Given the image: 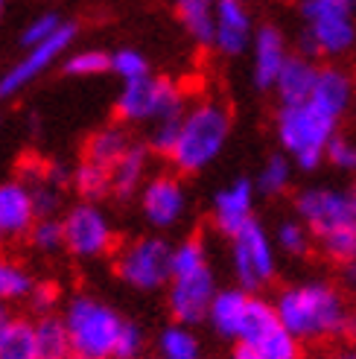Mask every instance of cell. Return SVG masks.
<instances>
[{"label":"cell","mask_w":356,"mask_h":359,"mask_svg":"<svg viewBox=\"0 0 356 359\" xmlns=\"http://www.w3.org/2000/svg\"><path fill=\"white\" fill-rule=\"evenodd\" d=\"M292 182V161L289 155H272L263 164L260 175H257V190L266 196H280Z\"/></svg>","instance_id":"cell-30"},{"label":"cell","mask_w":356,"mask_h":359,"mask_svg":"<svg viewBox=\"0 0 356 359\" xmlns=\"http://www.w3.org/2000/svg\"><path fill=\"white\" fill-rule=\"evenodd\" d=\"M278 245L287 251V255L292 257H301V255H307L310 245H313V234H310V228L301 222V219H287V222H280L278 225V234H275Z\"/></svg>","instance_id":"cell-32"},{"label":"cell","mask_w":356,"mask_h":359,"mask_svg":"<svg viewBox=\"0 0 356 359\" xmlns=\"http://www.w3.org/2000/svg\"><path fill=\"white\" fill-rule=\"evenodd\" d=\"M289 47H287V39H283V32L272 24H266L254 32V44H252V70H254V85L263 88V91H269L275 88L278 76L283 65L289 62Z\"/></svg>","instance_id":"cell-15"},{"label":"cell","mask_w":356,"mask_h":359,"mask_svg":"<svg viewBox=\"0 0 356 359\" xmlns=\"http://www.w3.org/2000/svg\"><path fill=\"white\" fill-rule=\"evenodd\" d=\"M140 208H144V217L152 228H172L178 225V219L184 217L187 208V196L184 187L175 175H152L149 182L140 190Z\"/></svg>","instance_id":"cell-13"},{"label":"cell","mask_w":356,"mask_h":359,"mask_svg":"<svg viewBox=\"0 0 356 359\" xmlns=\"http://www.w3.org/2000/svg\"><path fill=\"white\" fill-rule=\"evenodd\" d=\"M318 67L313 59L301 56V53H292L289 62L283 65L280 76L275 82V94L280 100V105H301V102H310L313 91H315V82H318Z\"/></svg>","instance_id":"cell-18"},{"label":"cell","mask_w":356,"mask_h":359,"mask_svg":"<svg viewBox=\"0 0 356 359\" xmlns=\"http://www.w3.org/2000/svg\"><path fill=\"white\" fill-rule=\"evenodd\" d=\"M64 74L70 76H100L105 70H111V53L102 50H76L64 59Z\"/></svg>","instance_id":"cell-31"},{"label":"cell","mask_w":356,"mask_h":359,"mask_svg":"<svg viewBox=\"0 0 356 359\" xmlns=\"http://www.w3.org/2000/svg\"><path fill=\"white\" fill-rule=\"evenodd\" d=\"M35 345H39V359H70L74 356V342L64 318L59 316H41L35 321Z\"/></svg>","instance_id":"cell-25"},{"label":"cell","mask_w":356,"mask_h":359,"mask_svg":"<svg viewBox=\"0 0 356 359\" xmlns=\"http://www.w3.org/2000/svg\"><path fill=\"white\" fill-rule=\"evenodd\" d=\"M219 295L217 290V278H213V269L202 266L196 272H184V275H175L170 283V292H167V304H170V313L178 325H199L210 316L213 307V298Z\"/></svg>","instance_id":"cell-11"},{"label":"cell","mask_w":356,"mask_h":359,"mask_svg":"<svg viewBox=\"0 0 356 359\" xmlns=\"http://www.w3.org/2000/svg\"><path fill=\"white\" fill-rule=\"evenodd\" d=\"M263 359H301V339H295L283 325H278L272 333H266L257 345H252Z\"/></svg>","instance_id":"cell-29"},{"label":"cell","mask_w":356,"mask_h":359,"mask_svg":"<svg viewBox=\"0 0 356 359\" xmlns=\"http://www.w3.org/2000/svg\"><path fill=\"white\" fill-rule=\"evenodd\" d=\"M35 280L24 266H18L15 260L0 255V304L18 301V298H29Z\"/></svg>","instance_id":"cell-28"},{"label":"cell","mask_w":356,"mask_h":359,"mask_svg":"<svg viewBox=\"0 0 356 359\" xmlns=\"http://www.w3.org/2000/svg\"><path fill=\"white\" fill-rule=\"evenodd\" d=\"M144 345H146V336L140 330V325L135 321H126L120 330V339H117V348H114V359H140L144 353Z\"/></svg>","instance_id":"cell-35"},{"label":"cell","mask_w":356,"mask_h":359,"mask_svg":"<svg viewBox=\"0 0 356 359\" xmlns=\"http://www.w3.org/2000/svg\"><path fill=\"white\" fill-rule=\"evenodd\" d=\"M301 4H304V0H301Z\"/></svg>","instance_id":"cell-46"},{"label":"cell","mask_w":356,"mask_h":359,"mask_svg":"<svg viewBox=\"0 0 356 359\" xmlns=\"http://www.w3.org/2000/svg\"><path fill=\"white\" fill-rule=\"evenodd\" d=\"M74 39H76V24H62L53 39L35 44V47H27L24 56L6 70V76H0V100L15 97L18 91H24L29 82L39 79L50 65H56L62 59V53H67Z\"/></svg>","instance_id":"cell-12"},{"label":"cell","mask_w":356,"mask_h":359,"mask_svg":"<svg viewBox=\"0 0 356 359\" xmlns=\"http://www.w3.org/2000/svg\"><path fill=\"white\" fill-rule=\"evenodd\" d=\"M275 310L280 325L301 342H324V339H342L356 330V318L348 307L345 295L324 280H310L287 286Z\"/></svg>","instance_id":"cell-1"},{"label":"cell","mask_w":356,"mask_h":359,"mask_svg":"<svg viewBox=\"0 0 356 359\" xmlns=\"http://www.w3.org/2000/svg\"><path fill=\"white\" fill-rule=\"evenodd\" d=\"M64 325L74 342V353L82 359H114V348L126 318H120L105 301L94 295L70 298L64 310Z\"/></svg>","instance_id":"cell-5"},{"label":"cell","mask_w":356,"mask_h":359,"mask_svg":"<svg viewBox=\"0 0 356 359\" xmlns=\"http://www.w3.org/2000/svg\"><path fill=\"white\" fill-rule=\"evenodd\" d=\"M0 359H39L35 321L18 316H0Z\"/></svg>","instance_id":"cell-23"},{"label":"cell","mask_w":356,"mask_h":359,"mask_svg":"<svg viewBox=\"0 0 356 359\" xmlns=\"http://www.w3.org/2000/svg\"><path fill=\"white\" fill-rule=\"evenodd\" d=\"M27 304H29V310L39 313V318L41 316H53V310H56V304H59V286L53 280H39L32 286Z\"/></svg>","instance_id":"cell-38"},{"label":"cell","mask_w":356,"mask_h":359,"mask_svg":"<svg viewBox=\"0 0 356 359\" xmlns=\"http://www.w3.org/2000/svg\"><path fill=\"white\" fill-rule=\"evenodd\" d=\"M327 161L336 170L353 172L356 170V143L350 137H345V135H336L330 140V147H327Z\"/></svg>","instance_id":"cell-37"},{"label":"cell","mask_w":356,"mask_h":359,"mask_svg":"<svg viewBox=\"0 0 356 359\" xmlns=\"http://www.w3.org/2000/svg\"><path fill=\"white\" fill-rule=\"evenodd\" d=\"M29 243L39 248V251H59L64 248V225L56 217H47L39 219L29 231Z\"/></svg>","instance_id":"cell-34"},{"label":"cell","mask_w":356,"mask_h":359,"mask_svg":"<svg viewBox=\"0 0 356 359\" xmlns=\"http://www.w3.org/2000/svg\"><path fill=\"white\" fill-rule=\"evenodd\" d=\"M74 187L76 193L82 196L85 202H100L102 196L114 193V182H111V170L109 167H100V164H91V161L82 158V164L74 170Z\"/></svg>","instance_id":"cell-26"},{"label":"cell","mask_w":356,"mask_h":359,"mask_svg":"<svg viewBox=\"0 0 356 359\" xmlns=\"http://www.w3.org/2000/svg\"><path fill=\"white\" fill-rule=\"evenodd\" d=\"M231 137V111L219 100H202L187 109L170 161L182 172H202L225 149Z\"/></svg>","instance_id":"cell-2"},{"label":"cell","mask_w":356,"mask_h":359,"mask_svg":"<svg viewBox=\"0 0 356 359\" xmlns=\"http://www.w3.org/2000/svg\"><path fill=\"white\" fill-rule=\"evenodd\" d=\"M348 278H350V283L356 286V263H350V266H348Z\"/></svg>","instance_id":"cell-41"},{"label":"cell","mask_w":356,"mask_h":359,"mask_svg":"<svg viewBox=\"0 0 356 359\" xmlns=\"http://www.w3.org/2000/svg\"><path fill=\"white\" fill-rule=\"evenodd\" d=\"M172 248L164 237H137L117 251V275L140 292H155L172 283Z\"/></svg>","instance_id":"cell-7"},{"label":"cell","mask_w":356,"mask_h":359,"mask_svg":"<svg viewBox=\"0 0 356 359\" xmlns=\"http://www.w3.org/2000/svg\"><path fill=\"white\" fill-rule=\"evenodd\" d=\"M4 12H6V0H0V18H4Z\"/></svg>","instance_id":"cell-42"},{"label":"cell","mask_w":356,"mask_h":359,"mask_svg":"<svg viewBox=\"0 0 356 359\" xmlns=\"http://www.w3.org/2000/svg\"><path fill=\"white\" fill-rule=\"evenodd\" d=\"M298 219L315 240H327L342 231H356V190L310 187L295 199Z\"/></svg>","instance_id":"cell-8"},{"label":"cell","mask_w":356,"mask_h":359,"mask_svg":"<svg viewBox=\"0 0 356 359\" xmlns=\"http://www.w3.org/2000/svg\"><path fill=\"white\" fill-rule=\"evenodd\" d=\"M111 74H117L123 79V85H126V82L149 76V65L144 59V53H137L132 47H123V50L111 53Z\"/></svg>","instance_id":"cell-33"},{"label":"cell","mask_w":356,"mask_h":359,"mask_svg":"<svg viewBox=\"0 0 356 359\" xmlns=\"http://www.w3.org/2000/svg\"><path fill=\"white\" fill-rule=\"evenodd\" d=\"M353 76L348 74V70L336 67V65H327L318 70V82H315V91L310 97V102H315L322 111H327L330 117L342 120V114L350 109L353 102Z\"/></svg>","instance_id":"cell-19"},{"label":"cell","mask_w":356,"mask_h":359,"mask_svg":"<svg viewBox=\"0 0 356 359\" xmlns=\"http://www.w3.org/2000/svg\"><path fill=\"white\" fill-rule=\"evenodd\" d=\"M132 149V140L126 135V129L123 126H102V129H97L91 137L85 140V161H91V164H100V167H109L114 170L117 161L123 158Z\"/></svg>","instance_id":"cell-22"},{"label":"cell","mask_w":356,"mask_h":359,"mask_svg":"<svg viewBox=\"0 0 356 359\" xmlns=\"http://www.w3.org/2000/svg\"><path fill=\"white\" fill-rule=\"evenodd\" d=\"M231 263L245 292H254L275 278V245L257 219L231 237Z\"/></svg>","instance_id":"cell-9"},{"label":"cell","mask_w":356,"mask_h":359,"mask_svg":"<svg viewBox=\"0 0 356 359\" xmlns=\"http://www.w3.org/2000/svg\"><path fill=\"white\" fill-rule=\"evenodd\" d=\"M327 359H356V348H342V351H333Z\"/></svg>","instance_id":"cell-40"},{"label":"cell","mask_w":356,"mask_h":359,"mask_svg":"<svg viewBox=\"0 0 356 359\" xmlns=\"http://www.w3.org/2000/svg\"><path fill=\"white\" fill-rule=\"evenodd\" d=\"M339 120L322 111L315 102L301 105H280L278 111V140L298 170H318L322 161H327L330 140L339 135L336 132Z\"/></svg>","instance_id":"cell-3"},{"label":"cell","mask_w":356,"mask_h":359,"mask_svg":"<svg viewBox=\"0 0 356 359\" xmlns=\"http://www.w3.org/2000/svg\"><path fill=\"white\" fill-rule=\"evenodd\" d=\"M356 0H304V32L298 39V53L307 59L345 56L356 44Z\"/></svg>","instance_id":"cell-4"},{"label":"cell","mask_w":356,"mask_h":359,"mask_svg":"<svg viewBox=\"0 0 356 359\" xmlns=\"http://www.w3.org/2000/svg\"><path fill=\"white\" fill-rule=\"evenodd\" d=\"M0 316H4V310H0Z\"/></svg>","instance_id":"cell-45"},{"label":"cell","mask_w":356,"mask_h":359,"mask_svg":"<svg viewBox=\"0 0 356 359\" xmlns=\"http://www.w3.org/2000/svg\"><path fill=\"white\" fill-rule=\"evenodd\" d=\"M187 114V102L182 85L167 79V76H144L123 85V94L117 100V117L129 123H144L152 120H178Z\"/></svg>","instance_id":"cell-6"},{"label":"cell","mask_w":356,"mask_h":359,"mask_svg":"<svg viewBox=\"0 0 356 359\" xmlns=\"http://www.w3.org/2000/svg\"><path fill=\"white\" fill-rule=\"evenodd\" d=\"M70 359H82V356H76V353H74V356H70Z\"/></svg>","instance_id":"cell-43"},{"label":"cell","mask_w":356,"mask_h":359,"mask_svg":"<svg viewBox=\"0 0 356 359\" xmlns=\"http://www.w3.org/2000/svg\"><path fill=\"white\" fill-rule=\"evenodd\" d=\"M248 304H252V292L245 290H222L217 298H213V307L207 321L213 325L219 336L225 339H240L242 330V321L248 313Z\"/></svg>","instance_id":"cell-20"},{"label":"cell","mask_w":356,"mask_h":359,"mask_svg":"<svg viewBox=\"0 0 356 359\" xmlns=\"http://www.w3.org/2000/svg\"><path fill=\"white\" fill-rule=\"evenodd\" d=\"M254 184L248 178H234L213 199V225L225 237H237L245 225L254 222Z\"/></svg>","instance_id":"cell-14"},{"label":"cell","mask_w":356,"mask_h":359,"mask_svg":"<svg viewBox=\"0 0 356 359\" xmlns=\"http://www.w3.org/2000/svg\"><path fill=\"white\" fill-rule=\"evenodd\" d=\"M199 339L187 325H170L158 336V359H199Z\"/></svg>","instance_id":"cell-27"},{"label":"cell","mask_w":356,"mask_h":359,"mask_svg":"<svg viewBox=\"0 0 356 359\" xmlns=\"http://www.w3.org/2000/svg\"><path fill=\"white\" fill-rule=\"evenodd\" d=\"M64 21L59 15H53V12H44V15H39L35 21H29V27L24 29V44L27 47H35V44H41V41H47V39H53V35L59 32V27H62Z\"/></svg>","instance_id":"cell-36"},{"label":"cell","mask_w":356,"mask_h":359,"mask_svg":"<svg viewBox=\"0 0 356 359\" xmlns=\"http://www.w3.org/2000/svg\"><path fill=\"white\" fill-rule=\"evenodd\" d=\"M254 44V27L245 4L237 0H219L217 6V32H213V47L222 56H240Z\"/></svg>","instance_id":"cell-17"},{"label":"cell","mask_w":356,"mask_h":359,"mask_svg":"<svg viewBox=\"0 0 356 359\" xmlns=\"http://www.w3.org/2000/svg\"><path fill=\"white\" fill-rule=\"evenodd\" d=\"M35 222H39V210H35L29 187L18 178L0 184V237H29Z\"/></svg>","instance_id":"cell-16"},{"label":"cell","mask_w":356,"mask_h":359,"mask_svg":"<svg viewBox=\"0 0 356 359\" xmlns=\"http://www.w3.org/2000/svg\"><path fill=\"white\" fill-rule=\"evenodd\" d=\"M231 359H263L252 345H237L234 353H231Z\"/></svg>","instance_id":"cell-39"},{"label":"cell","mask_w":356,"mask_h":359,"mask_svg":"<svg viewBox=\"0 0 356 359\" xmlns=\"http://www.w3.org/2000/svg\"><path fill=\"white\" fill-rule=\"evenodd\" d=\"M172 6H175L178 21H182L190 39L202 47H213L219 0H172Z\"/></svg>","instance_id":"cell-21"},{"label":"cell","mask_w":356,"mask_h":359,"mask_svg":"<svg viewBox=\"0 0 356 359\" xmlns=\"http://www.w3.org/2000/svg\"><path fill=\"white\" fill-rule=\"evenodd\" d=\"M237 4H248V0H237Z\"/></svg>","instance_id":"cell-44"},{"label":"cell","mask_w":356,"mask_h":359,"mask_svg":"<svg viewBox=\"0 0 356 359\" xmlns=\"http://www.w3.org/2000/svg\"><path fill=\"white\" fill-rule=\"evenodd\" d=\"M64 248L76 257H100L114 248V231L109 217L94 205L82 202L64 213Z\"/></svg>","instance_id":"cell-10"},{"label":"cell","mask_w":356,"mask_h":359,"mask_svg":"<svg viewBox=\"0 0 356 359\" xmlns=\"http://www.w3.org/2000/svg\"><path fill=\"white\" fill-rule=\"evenodd\" d=\"M149 147H137L132 143V149L117 161V167L111 170V182H114V196L117 199H132L137 190H144V175H146V164H149Z\"/></svg>","instance_id":"cell-24"}]
</instances>
